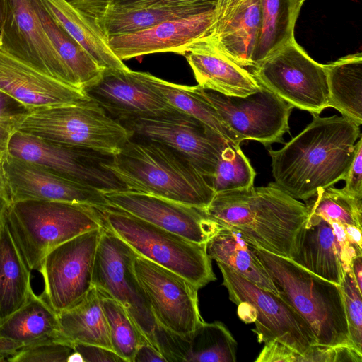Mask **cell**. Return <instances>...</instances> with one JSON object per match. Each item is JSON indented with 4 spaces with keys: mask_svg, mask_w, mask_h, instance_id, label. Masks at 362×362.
I'll use <instances>...</instances> for the list:
<instances>
[{
    "mask_svg": "<svg viewBox=\"0 0 362 362\" xmlns=\"http://www.w3.org/2000/svg\"><path fill=\"white\" fill-rule=\"evenodd\" d=\"M98 293L112 349L125 362H132L139 346L148 341L119 303L99 291Z\"/></svg>",
    "mask_w": 362,
    "mask_h": 362,
    "instance_id": "d590c367",
    "label": "cell"
},
{
    "mask_svg": "<svg viewBox=\"0 0 362 362\" xmlns=\"http://www.w3.org/2000/svg\"><path fill=\"white\" fill-rule=\"evenodd\" d=\"M350 269L358 290L362 293V255L352 259Z\"/></svg>",
    "mask_w": 362,
    "mask_h": 362,
    "instance_id": "f5cc1de1",
    "label": "cell"
},
{
    "mask_svg": "<svg viewBox=\"0 0 362 362\" xmlns=\"http://www.w3.org/2000/svg\"><path fill=\"white\" fill-rule=\"evenodd\" d=\"M97 208L103 226L137 255L178 274L198 289L216 279L205 244L192 242L108 204Z\"/></svg>",
    "mask_w": 362,
    "mask_h": 362,
    "instance_id": "52a82bcc",
    "label": "cell"
},
{
    "mask_svg": "<svg viewBox=\"0 0 362 362\" xmlns=\"http://www.w3.org/2000/svg\"><path fill=\"white\" fill-rule=\"evenodd\" d=\"M11 204L1 165H0V221Z\"/></svg>",
    "mask_w": 362,
    "mask_h": 362,
    "instance_id": "f907efd6",
    "label": "cell"
},
{
    "mask_svg": "<svg viewBox=\"0 0 362 362\" xmlns=\"http://www.w3.org/2000/svg\"><path fill=\"white\" fill-rule=\"evenodd\" d=\"M189 88L216 110L242 141L254 140L268 146L282 142L289 130L293 107L263 86L245 97L228 96L199 86Z\"/></svg>",
    "mask_w": 362,
    "mask_h": 362,
    "instance_id": "7c38bea8",
    "label": "cell"
},
{
    "mask_svg": "<svg viewBox=\"0 0 362 362\" xmlns=\"http://www.w3.org/2000/svg\"><path fill=\"white\" fill-rule=\"evenodd\" d=\"M5 16V0H0V45L1 39L2 27Z\"/></svg>",
    "mask_w": 362,
    "mask_h": 362,
    "instance_id": "9f6ffc18",
    "label": "cell"
},
{
    "mask_svg": "<svg viewBox=\"0 0 362 362\" xmlns=\"http://www.w3.org/2000/svg\"><path fill=\"white\" fill-rule=\"evenodd\" d=\"M4 219L31 271L55 247L103 226L97 206L62 202H11Z\"/></svg>",
    "mask_w": 362,
    "mask_h": 362,
    "instance_id": "5b68a950",
    "label": "cell"
},
{
    "mask_svg": "<svg viewBox=\"0 0 362 362\" xmlns=\"http://www.w3.org/2000/svg\"><path fill=\"white\" fill-rule=\"evenodd\" d=\"M7 361V358L3 356H0V362Z\"/></svg>",
    "mask_w": 362,
    "mask_h": 362,
    "instance_id": "6f0895ef",
    "label": "cell"
},
{
    "mask_svg": "<svg viewBox=\"0 0 362 362\" xmlns=\"http://www.w3.org/2000/svg\"><path fill=\"white\" fill-rule=\"evenodd\" d=\"M147 78L175 109L202 122L227 142L233 144L242 142L238 135L224 123L216 110L192 92L189 86L171 83L148 72Z\"/></svg>",
    "mask_w": 362,
    "mask_h": 362,
    "instance_id": "d6a6232c",
    "label": "cell"
},
{
    "mask_svg": "<svg viewBox=\"0 0 362 362\" xmlns=\"http://www.w3.org/2000/svg\"><path fill=\"white\" fill-rule=\"evenodd\" d=\"M0 90L26 111L90 99L78 90L13 55L0 46Z\"/></svg>",
    "mask_w": 362,
    "mask_h": 362,
    "instance_id": "d6986e66",
    "label": "cell"
},
{
    "mask_svg": "<svg viewBox=\"0 0 362 362\" xmlns=\"http://www.w3.org/2000/svg\"><path fill=\"white\" fill-rule=\"evenodd\" d=\"M121 123L132 136L156 141L175 151L211 182L221 152L230 144L202 122L180 111L129 119Z\"/></svg>",
    "mask_w": 362,
    "mask_h": 362,
    "instance_id": "4fadbf2b",
    "label": "cell"
},
{
    "mask_svg": "<svg viewBox=\"0 0 362 362\" xmlns=\"http://www.w3.org/2000/svg\"><path fill=\"white\" fill-rule=\"evenodd\" d=\"M8 155L100 192L124 190L113 174L103 165L112 156L58 144L19 131L11 136Z\"/></svg>",
    "mask_w": 362,
    "mask_h": 362,
    "instance_id": "5bb4252c",
    "label": "cell"
},
{
    "mask_svg": "<svg viewBox=\"0 0 362 362\" xmlns=\"http://www.w3.org/2000/svg\"><path fill=\"white\" fill-rule=\"evenodd\" d=\"M237 342L219 321H203L189 335L188 362H235Z\"/></svg>",
    "mask_w": 362,
    "mask_h": 362,
    "instance_id": "e575fe53",
    "label": "cell"
},
{
    "mask_svg": "<svg viewBox=\"0 0 362 362\" xmlns=\"http://www.w3.org/2000/svg\"><path fill=\"white\" fill-rule=\"evenodd\" d=\"M19 116L0 117V165L8 156L9 143L16 131V123Z\"/></svg>",
    "mask_w": 362,
    "mask_h": 362,
    "instance_id": "7dc6e473",
    "label": "cell"
},
{
    "mask_svg": "<svg viewBox=\"0 0 362 362\" xmlns=\"http://www.w3.org/2000/svg\"><path fill=\"white\" fill-rule=\"evenodd\" d=\"M216 4L153 6L131 9H109L100 25L107 37L144 30L162 22L195 16L215 9Z\"/></svg>",
    "mask_w": 362,
    "mask_h": 362,
    "instance_id": "1f68e13d",
    "label": "cell"
},
{
    "mask_svg": "<svg viewBox=\"0 0 362 362\" xmlns=\"http://www.w3.org/2000/svg\"><path fill=\"white\" fill-rule=\"evenodd\" d=\"M255 362H303V354L277 341L266 343Z\"/></svg>",
    "mask_w": 362,
    "mask_h": 362,
    "instance_id": "b9f144b4",
    "label": "cell"
},
{
    "mask_svg": "<svg viewBox=\"0 0 362 362\" xmlns=\"http://www.w3.org/2000/svg\"><path fill=\"white\" fill-rule=\"evenodd\" d=\"M30 276L4 217L0 221V325L29 299L33 292Z\"/></svg>",
    "mask_w": 362,
    "mask_h": 362,
    "instance_id": "d4e9b609",
    "label": "cell"
},
{
    "mask_svg": "<svg viewBox=\"0 0 362 362\" xmlns=\"http://www.w3.org/2000/svg\"><path fill=\"white\" fill-rule=\"evenodd\" d=\"M205 245L206 254L211 259L227 265L255 285L279 296V289L251 245L238 233L223 227Z\"/></svg>",
    "mask_w": 362,
    "mask_h": 362,
    "instance_id": "83f0119b",
    "label": "cell"
},
{
    "mask_svg": "<svg viewBox=\"0 0 362 362\" xmlns=\"http://www.w3.org/2000/svg\"><path fill=\"white\" fill-rule=\"evenodd\" d=\"M183 56L199 87L228 96L245 97L262 88L252 74L219 50L206 36L197 40Z\"/></svg>",
    "mask_w": 362,
    "mask_h": 362,
    "instance_id": "603a6c76",
    "label": "cell"
},
{
    "mask_svg": "<svg viewBox=\"0 0 362 362\" xmlns=\"http://www.w3.org/2000/svg\"><path fill=\"white\" fill-rule=\"evenodd\" d=\"M0 46L74 87L68 70L42 28L33 0H5Z\"/></svg>",
    "mask_w": 362,
    "mask_h": 362,
    "instance_id": "ac0fdd59",
    "label": "cell"
},
{
    "mask_svg": "<svg viewBox=\"0 0 362 362\" xmlns=\"http://www.w3.org/2000/svg\"><path fill=\"white\" fill-rule=\"evenodd\" d=\"M261 10L262 27L252 56L253 67L295 38L292 0H261Z\"/></svg>",
    "mask_w": 362,
    "mask_h": 362,
    "instance_id": "836d02e7",
    "label": "cell"
},
{
    "mask_svg": "<svg viewBox=\"0 0 362 362\" xmlns=\"http://www.w3.org/2000/svg\"><path fill=\"white\" fill-rule=\"evenodd\" d=\"M85 92L120 122L179 112L150 83L147 72L129 68L104 69L100 78Z\"/></svg>",
    "mask_w": 362,
    "mask_h": 362,
    "instance_id": "e0dca14e",
    "label": "cell"
},
{
    "mask_svg": "<svg viewBox=\"0 0 362 362\" xmlns=\"http://www.w3.org/2000/svg\"><path fill=\"white\" fill-rule=\"evenodd\" d=\"M255 176L240 144H228L221 152L211 185L215 193L244 189L254 185Z\"/></svg>",
    "mask_w": 362,
    "mask_h": 362,
    "instance_id": "74e56055",
    "label": "cell"
},
{
    "mask_svg": "<svg viewBox=\"0 0 362 362\" xmlns=\"http://www.w3.org/2000/svg\"><path fill=\"white\" fill-rule=\"evenodd\" d=\"M33 1L46 35L69 73L73 86L85 92L100 78L104 69L66 32L42 0Z\"/></svg>",
    "mask_w": 362,
    "mask_h": 362,
    "instance_id": "4316f807",
    "label": "cell"
},
{
    "mask_svg": "<svg viewBox=\"0 0 362 362\" xmlns=\"http://www.w3.org/2000/svg\"><path fill=\"white\" fill-rule=\"evenodd\" d=\"M100 192L108 205L194 243L205 244L223 227L204 209L129 190Z\"/></svg>",
    "mask_w": 362,
    "mask_h": 362,
    "instance_id": "2e32d148",
    "label": "cell"
},
{
    "mask_svg": "<svg viewBox=\"0 0 362 362\" xmlns=\"http://www.w3.org/2000/svg\"><path fill=\"white\" fill-rule=\"evenodd\" d=\"M222 226L249 244L291 257L296 238L308 216L306 206L274 182L267 186L215 193L204 209Z\"/></svg>",
    "mask_w": 362,
    "mask_h": 362,
    "instance_id": "7a4b0ae2",
    "label": "cell"
},
{
    "mask_svg": "<svg viewBox=\"0 0 362 362\" xmlns=\"http://www.w3.org/2000/svg\"><path fill=\"white\" fill-rule=\"evenodd\" d=\"M153 339L157 350L166 362H188L189 335H182L156 321Z\"/></svg>",
    "mask_w": 362,
    "mask_h": 362,
    "instance_id": "60d3db41",
    "label": "cell"
},
{
    "mask_svg": "<svg viewBox=\"0 0 362 362\" xmlns=\"http://www.w3.org/2000/svg\"><path fill=\"white\" fill-rule=\"evenodd\" d=\"M1 166L11 202L36 200L107 205L99 190L38 165L8 155Z\"/></svg>",
    "mask_w": 362,
    "mask_h": 362,
    "instance_id": "ffe728a7",
    "label": "cell"
},
{
    "mask_svg": "<svg viewBox=\"0 0 362 362\" xmlns=\"http://www.w3.org/2000/svg\"><path fill=\"white\" fill-rule=\"evenodd\" d=\"M261 27V0H218L206 35L238 65L253 67L252 56Z\"/></svg>",
    "mask_w": 362,
    "mask_h": 362,
    "instance_id": "7402d4cb",
    "label": "cell"
},
{
    "mask_svg": "<svg viewBox=\"0 0 362 362\" xmlns=\"http://www.w3.org/2000/svg\"><path fill=\"white\" fill-rule=\"evenodd\" d=\"M250 245L279 296L308 322L317 344L353 346L340 286L314 274L291 258Z\"/></svg>",
    "mask_w": 362,
    "mask_h": 362,
    "instance_id": "277c9868",
    "label": "cell"
},
{
    "mask_svg": "<svg viewBox=\"0 0 362 362\" xmlns=\"http://www.w3.org/2000/svg\"><path fill=\"white\" fill-rule=\"evenodd\" d=\"M257 82L293 107L319 115L329 107L325 64L313 59L295 38L251 72Z\"/></svg>",
    "mask_w": 362,
    "mask_h": 362,
    "instance_id": "ba28073f",
    "label": "cell"
},
{
    "mask_svg": "<svg viewBox=\"0 0 362 362\" xmlns=\"http://www.w3.org/2000/svg\"><path fill=\"white\" fill-rule=\"evenodd\" d=\"M0 335L24 346L50 339L66 341L61 334L57 313L34 292L22 307L0 325Z\"/></svg>",
    "mask_w": 362,
    "mask_h": 362,
    "instance_id": "f1b7e54d",
    "label": "cell"
},
{
    "mask_svg": "<svg viewBox=\"0 0 362 362\" xmlns=\"http://www.w3.org/2000/svg\"><path fill=\"white\" fill-rule=\"evenodd\" d=\"M329 107L358 126L362 124V54L325 64Z\"/></svg>",
    "mask_w": 362,
    "mask_h": 362,
    "instance_id": "f546056e",
    "label": "cell"
},
{
    "mask_svg": "<svg viewBox=\"0 0 362 362\" xmlns=\"http://www.w3.org/2000/svg\"><path fill=\"white\" fill-rule=\"evenodd\" d=\"M349 240L354 245L362 248L361 229L354 226H344Z\"/></svg>",
    "mask_w": 362,
    "mask_h": 362,
    "instance_id": "db71d44e",
    "label": "cell"
},
{
    "mask_svg": "<svg viewBox=\"0 0 362 362\" xmlns=\"http://www.w3.org/2000/svg\"><path fill=\"white\" fill-rule=\"evenodd\" d=\"M16 131L109 156L116 154L132 137L119 121L91 99L27 111L19 116Z\"/></svg>",
    "mask_w": 362,
    "mask_h": 362,
    "instance_id": "8992f818",
    "label": "cell"
},
{
    "mask_svg": "<svg viewBox=\"0 0 362 362\" xmlns=\"http://www.w3.org/2000/svg\"><path fill=\"white\" fill-rule=\"evenodd\" d=\"M74 352L73 344L59 339H50L21 349L10 356L8 362H68Z\"/></svg>",
    "mask_w": 362,
    "mask_h": 362,
    "instance_id": "ab89813d",
    "label": "cell"
},
{
    "mask_svg": "<svg viewBox=\"0 0 362 362\" xmlns=\"http://www.w3.org/2000/svg\"><path fill=\"white\" fill-rule=\"evenodd\" d=\"M83 362H125L113 350L98 345L72 344Z\"/></svg>",
    "mask_w": 362,
    "mask_h": 362,
    "instance_id": "ee69618b",
    "label": "cell"
},
{
    "mask_svg": "<svg viewBox=\"0 0 362 362\" xmlns=\"http://www.w3.org/2000/svg\"><path fill=\"white\" fill-rule=\"evenodd\" d=\"M57 315L61 334L66 341L112 350L100 298L94 286L81 301Z\"/></svg>",
    "mask_w": 362,
    "mask_h": 362,
    "instance_id": "4dcf8cb0",
    "label": "cell"
},
{
    "mask_svg": "<svg viewBox=\"0 0 362 362\" xmlns=\"http://www.w3.org/2000/svg\"><path fill=\"white\" fill-rule=\"evenodd\" d=\"M314 200L306 206L308 213L328 222L354 226L361 229L362 198L349 195L342 189L332 186L320 189Z\"/></svg>",
    "mask_w": 362,
    "mask_h": 362,
    "instance_id": "8d00e7d4",
    "label": "cell"
},
{
    "mask_svg": "<svg viewBox=\"0 0 362 362\" xmlns=\"http://www.w3.org/2000/svg\"><path fill=\"white\" fill-rule=\"evenodd\" d=\"M351 344L362 352V293L351 270L344 272L340 284Z\"/></svg>",
    "mask_w": 362,
    "mask_h": 362,
    "instance_id": "f35d334b",
    "label": "cell"
},
{
    "mask_svg": "<svg viewBox=\"0 0 362 362\" xmlns=\"http://www.w3.org/2000/svg\"><path fill=\"white\" fill-rule=\"evenodd\" d=\"M215 9L166 21L134 33L108 37L109 46L122 62L160 52L183 55L192 43L209 33L214 19Z\"/></svg>",
    "mask_w": 362,
    "mask_h": 362,
    "instance_id": "44dd1931",
    "label": "cell"
},
{
    "mask_svg": "<svg viewBox=\"0 0 362 362\" xmlns=\"http://www.w3.org/2000/svg\"><path fill=\"white\" fill-rule=\"evenodd\" d=\"M132 362H166L160 353L149 343L141 344L137 349Z\"/></svg>",
    "mask_w": 362,
    "mask_h": 362,
    "instance_id": "c3c4849f",
    "label": "cell"
},
{
    "mask_svg": "<svg viewBox=\"0 0 362 362\" xmlns=\"http://www.w3.org/2000/svg\"><path fill=\"white\" fill-rule=\"evenodd\" d=\"M25 112L19 103L0 90V117H16Z\"/></svg>",
    "mask_w": 362,
    "mask_h": 362,
    "instance_id": "681fc988",
    "label": "cell"
},
{
    "mask_svg": "<svg viewBox=\"0 0 362 362\" xmlns=\"http://www.w3.org/2000/svg\"><path fill=\"white\" fill-rule=\"evenodd\" d=\"M134 267L157 322L182 335H191L204 321L198 288L185 278L139 255Z\"/></svg>",
    "mask_w": 362,
    "mask_h": 362,
    "instance_id": "9a60e30c",
    "label": "cell"
},
{
    "mask_svg": "<svg viewBox=\"0 0 362 362\" xmlns=\"http://www.w3.org/2000/svg\"><path fill=\"white\" fill-rule=\"evenodd\" d=\"M218 0H112L110 9L123 10L153 6L217 4Z\"/></svg>",
    "mask_w": 362,
    "mask_h": 362,
    "instance_id": "f6af8a7d",
    "label": "cell"
},
{
    "mask_svg": "<svg viewBox=\"0 0 362 362\" xmlns=\"http://www.w3.org/2000/svg\"><path fill=\"white\" fill-rule=\"evenodd\" d=\"M230 300L248 303L255 310V332L259 343L277 340L300 354L317 343L310 327L298 312L280 296L255 285L227 265L217 262Z\"/></svg>",
    "mask_w": 362,
    "mask_h": 362,
    "instance_id": "30bf717a",
    "label": "cell"
},
{
    "mask_svg": "<svg viewBox=\"0 0 362 362\" xmlns=\"http://www.w3.org/2000/svg\"><path fill=\"white\" fill-rule=\"evenodd\" d=\"M312 122L280 149H269L274 182L296 199L344 179L361 135L359 126L337 115H313Z\"/></svg>",
    "mask_w": 362,
    "mask_h": 362,
    "instance_id": "6da1fadb",
    "label": "cell"
},
{
    "mask_svg": "<svg viewBox=\"0 0 362 362\" xmlns=\"http://www.w3.org/2000/svg\"><path fill=\"white\" fill-rule=\"evenodd\" d=\"M136 255L127 243L103 226L93 267V286L119 303L146 339L156 349L153 339L156 320L135 274Z\"/></svg>",
    "mask_w": 362,
    "mask_h": 362,
    "instance_id": "9c48e42d",
    "label": "cell"
},
{
    "mask_svg": "<svg viewBox=\"0 0 362 362\" xmlns=\"http://www.w3.org/2000/svg\"><path fill=\"white\" fill-rule=\"evenodd\" d=\"M305 0H292V4H293V12L295 19L296 20L300 8L302 7L303 4L305 2Z\"/></svg>",
    "mask_w": 362,
    "mask_h": 362,
    "instance_id": "11a10c76",
    "label": "cell"
},
{
    "mask_svg": "<svg viewBox=\"0 0 362 362\" xmlns=\"http://www.w3.org/2000/svg\"><path fill=\"white\" fill-rule=\"evenodd\" d=\"M84 16L100 22L111 6L112 0H66Z\"/></svg>",
    "mask_w": 362,
    "mask_h": 362,
    "instance_id": "bcb514c9",
    "label": "cell"
},
{
    "mask_svg": "<svg viewBox=\"0 0 362 362\" xmlns=\"http://www.w3.org/2000/svg\"><path fill=\"white\" fill-rule=\"evenodd\" d=\"M124 190L152 194L201 209L215 192L211 181L168 146L132 136L103 163Z\"/></svg>",
    "mask_w": 362,
    "mask_h": 362,
    "instance_id": "3957f363",
    "label": "cell"
},
{
    "mask_svg": "<svg viewBox=\"0 0 362 362\" xmlns=\"http://www.w3.org/2000/svg\"><path fill=\"white\" fill-rule=\"evenodd\" d=\"M314 274L340 285L344 278L341 248L331 224L308 213L290 257Z\"/></svg>",
    "mask_w": 362,
    "mask_h": 362,
    "instance_id": "cb8c5ba5",
    "label": "cell"
},
{
    "mask_svg": "<svg viewBox=\"0 0 362 362\" xmlns=\"http://www.w3.org/2000/svg\"><path fill=\"white\" fill-rule=\"evenodd\" d=\"M103 227L55 247L42 260L37 269L43 281L40 296L57 313L78 303L92 288L93 267Z\"/></svg>",
    "mask_w": 362,
    "mask_h": 362,
    "instance_id": "8fae6325",
    "label": "cell"
},
{
    "mask_svg": "<svg viewBox=\"0 0 362 362\" xmlns=\"http://www.w3.org/2000/svg\"><path fill=\"white\" fill-rule=\"evenodd\" d=\"M24 346L13 339L0 335V356L7 359L16 354Z\"/></svg>",
    "mask_w": 362,
    "mask_h": 362,
    "instance_id": "816d5d0a",
    "label": "cell"
},
{
    "mask_svg": "<svg viewBox=\"0 0 362 362\" xmlns=\"http://www.w3.org/2000/svg\"><path fill=\"white\" fill-rule=\"evenodd\" d=\"M345 186L342 189L349 195L362 198V138L355 144V152L352 161L347 170Z\"/></svg>",
    "mask_w": 362,
    "mask_h": 362,
    "instance_id": "7bdbcfd3",
    "label": "cell"
},
{
    "mask_svg": "<svg viewBox=\"0 0 362 362\" xmlns=\"http://www.w3.org/2000/svg\"><path fill=\"white\" fill-rule=\"evenodd\" d=\"M42 1L66 32L102 69H128L111 50L108 37L98 21L84 16L66 0Z\"/></svg>",
    "mask_w": 362,
    "mask_h": 362,
    "instance_id": "484cf974",
    "label": "cell"
}]
</instances>
